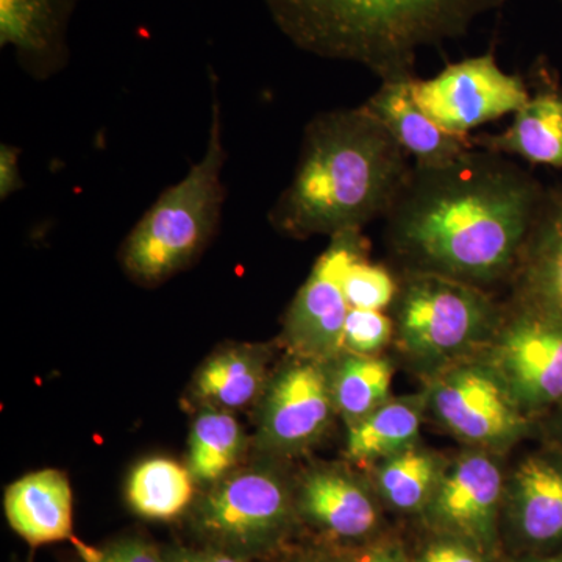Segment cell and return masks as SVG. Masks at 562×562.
<instances>
[{
    "instance_id": "obj_31",
    "label": "cell",
    "mask_w": 562,
    "mask_h": 562,
    "mask_svg": "<svg viewBox=\"0 0 562 562\" xmlns=\"http://www.w3.org/2000/svg\"><path fill=\"white\" fill-rule=\"evenodd\" d=\"M168 562H251L249 558L239 557L224 552V550L213 549V547H202V549H192V547H169L162 550Z\"/></svg>"
},
{
    "instance_id": "obj_25",
    "label": "cell",
    "mask_w": 562,
    "mask_h": 562,
    "mask_svg": "<svg viewBox=\"0 0 562 562\" xmlns=\"http://www.w3.org/2000/svg\"><path fill=\"white\" fill-rule=\"evenodd\" d=\"M246 435L231 412L201 408L191 425L188 469L195 483L214 484L241 460Z\"/></svg>"
},
{
    "instance_id": "obj_18",
    "label": "cell",
    "mask_w": 562,
    "mask_h": 562,
    "mask_svg": "<svg viewBox=\"0 0 562 562\" xmlns=\"http://www.w3.org/2000/svg\"><path fill=\"white\" fill-rule=\"evenodd\" d=\"M413 77L382 80V87L362 106L382 122L414 165L424 168L449 165L473 149L471 136L462 138L442 131L425 114L413 98Z\"/></svg>"
},
{
    "instance_id": "obj_1",
    "label": "cell",
    "mask_w": 562,
    "mask_h": 562,
    "mask_svg": "<svg viewBox=\"0 0 562 562\" xmlns=\"http://www.w3.org/2000/svg\"><path fill=\"white\" fill-rule=\"evenodd\" d=\"M546 190L512 157L479 147L449 165L413 162L384 216L387 243L405 272L490 291L512 281Z\"/></svg>"
},
{
    "instance_id": "obj_35",
    "label": "cell",
    "mask_w": 562,
    "mask_h": 562,
    "mask_svg": "<svg viewBox=\"0 0 562 562\" xmlns=\"http://www.w3.org/2000/svg\"><path fill=\"white\" fill-rule=\"evenodd\" d=\"M302 562H360V560H353V558L349 557H341V554H325V557H314Z\"/></svg>"
},
{
    "instance_id": "obj_20",
    "label": "cell",
    "mask_w": 562,
    "mask_h": 562,
    "mask_svg": "<svg viewBox=\"0 0 562 562\" xmlns=\"http://www.w3.org/2000/svg\"><path fill=\"white\" fill-rule=\"evenodd\" d=\"M269 350L260 344H233L211 355L192 380L201 408L236 412L261 401L268 390Z\"/></svg>"
},
{
    "instance_id": "obj_21",
    "label": "cell",
    "mask_w": 562,
    "mask_h": 562,
    "mask_svg": "<svg viewBox=\"0 0 562 562\" xmlns=\"http://www.w3.org/2000/svg\"><path fill=\"white\" fill-rule=\"evenodd\" d=\"M428 414L427 392L391 397L364 419L347 427L346 457L360 465H375L416 446Z\"/></svg>"
},
{
    "instance_id": "obj_17",
    "label": "cell",
    "mask_w": 562,
    "mask_h": 562,
    "mask_svg": "<svg viewBox=\"0 0 562 562\" xmlns=\"http://www.w3.org/2000/svg\"><path fill=\"white\" fill-rule=\"evenodd\" d=\"M77 2L0 0V44L13 47L31 76H54L69 60L68 29Z\"/></svg>"
},
{
    "instance_id": "obj_32",
    "label": "cell",
    "mask_w": 562,
    "mask_h": 562,
    "mask_svg": "<svg viewBox=\"0 0 562 562\" xmlns=\"http://www.w3.org/2000/svg\"><path fill=\"white\" fill-rule=\"evenodd\" d=\"M542 425L543 439L546 446L557 447L562 450V403L557 408L552 409L549 414L538 422Z\"/></svg>"
},
{
    "instance_id": "obj_10",
    "label": "cell",
    "mask_w": 562,
    "mask_h": 562,
    "mask_svg": "<svg viewBox=\"0 0 562 562\" xmlns=\"http://www.w3.org/2000/svg\"><path fill=\"white\" fill-rule=\"evenodd\" d=\"M501 454L468 449L447 461L422 514L435 535L452 536L495 557L501 541L506 475Z\"/></svg>"
},
{
    "instance_id": "obj_33",
    "label": "cell",
    "mask_w": 562,
    "mask_h": 562,
    "mask_svg": "<svg viewBox=\"0 0 562 562\" xmlns=\"http://www.w3.org/2000/svg\"><path fill=\"white\" fill-rule=\"evenodd\" d=\"M360 562H409L398 543L386 542L369 550Z\"/></svg>"
},
{
    "instance_id": "obj_3",
    "label": "cell",
    "mask_w": 562,
    "mask_h": 562,
    "mask_svg": "<svg viewBox=\"0 0 562 562\" xmlns=\"http://www.w3.org/2000/svg\"><path fill=\"white\" fill-rule=\"evenodd\" d=\"M299 49L364 66L382 80L413 77L417 52L457 40L505 0H265Z\"/></svg>"
},
{
    "instance_id": "obj_34",
    "label": "cell",
    "mask_w": 562,
    "mask_h": 562,
    "mask_svg": "<svg viewBox=\"0 0 562 562\" xmlns=\"http://www.w3.org/2000/svg\"><path fill=\"white\" fill-rule=\"evenodd\" d=\"M516 562H562V550L554 553L527 554L522 560Z\"/></svg>"
},
{
    "instance_id": "obj_4",
    "label": "cell",
    "mask_w": 562,
    "mask_h": 562,
    "mask_svg": "<svg viewBox=\"0 0 562 562\" xmlns=\"http://www.w3.org/2000/svg\"><path fill=\"white\" fill-rule=\"evenodd\" d=\"M211 87L209 143L201 160L191 166L183 179L161 192L122 244V268L143 286H157L190 268L220 225L225 201L222 172L227 151L217 85Z\"/></svg>"
},
{
    "instance_id": "obj_15",
    "label": "cell",
    "mask_w": 562,
    "mask_h": 562,
    "mask_svg": "<svg viewBox=\"0 0 562 562\" xmlns=\"http://www.w3.org/2000/svg\"><path fill=\"white\" fill-rule=\"evenodd\" d=\"M512 288L508 306L562 324V183L546 190Z\"/></svg>"
},
{
    "instance_id": "obj_8",
    "label": "cell",
    "mask_w": 562,
    "mask_h": 562,
    "mask_svg": "<svg viewBox=\"0 0 562 562\" xmlns=\"http://www.w3.org/2000/svg\"><path fill=\"white\" fill-rule=\"evenodd\" d=\"M414 101L442 131L468 138L487 122L522 109L530 98L524 76L498 66L494 52L450 63L431 77H413Z\"/></svg>"
},
{
    "instance_id": "obj_26",
    "label": "cell",
    "mask_w": 562,
    "mask_h": 562,
    "mask_svg": "<svg viewBox=\"0 0 562 562\" xmlns=\"http://www.w3.org/2000/svg\"><path fill=\"white\" fill-rule=\"evenodd\" d=\"M344 291L350 308L384 312L391 308L398 292V281L390 269L361 255L344 276Z\"/></svg>"
},
{
    "instance_id": "obj_7",
    "label": "cell",
    "mask_w": 562,
    "mask_h": 562,
    "mask_svg": "<svg viewBox=\"0 0 562 562\" xmlns=\"http://www.w3.org/2000/svg\"><path fill=\"white\" fill-rule=\"evenodd\" d=\"M428 414L471 449L501 454L531 435L538 422L514 401L482 353L425 376Z\"/></svg>"
},
{
    "instance_id": "obj_24",
    "label": "cell",
    "mask_w": 562,
    "mask_h": 562,
    "mask_svg": "<svg viewBox=\"0 0 562 562\" xmlns=\"http://www.w3.org/2000/svg\"><path fill=\"white\" fill-rule=\"evenodd\" d=\"M195 480L188 465L171 458H150L128 476L127 502L143 519L173 520L194 501Z\"/></svg>"
},
{
    "instance_id": "obj_12",
    "label": "cell",
    "mask_w": 562,
    "mask_h": 562,
    "mask_svg": "<svg viewBox=\"0 0 562 562\" xmlns=\"http://www.w3.org/2000/svg\"><path fill=\"white\" fill-rule=\"evenodd\" d=\"M335 414L328 364L295 357L262 395L255 443L268 457H295L321 442Z\"/></svg>"
},
{
    "instance_id": "obj_5",
    "label": "cell",
    "mask_w": 562,
    "mask_h": 562,
    "mask_svg": "<svg viewBox=\"0 0 562 562\" xmlns=\"http://www.w3.org/2000/svg\"><path fill=\"white\" fill-rule=\"evenodd\" d=\"M391 308L394 341L424 376L480 353L506 312L490 291L430 272H405Z\"/></svg>"
},
{
    "instance_id": "obj_23",
    "label": "cell",
    "mask_w": 562,
    "mask_h": 562,
    "mask_svg": "<svg viewBox=\"0 0 562 562\" xmlns=\"http://www.w3.org/2000/svg\"><path fill=\"white\" fill-rule=\"evenodd\" d=\"M328 375L336 413L350 427L390 401L394 364L383 355L342 353L328 364Z\"/></svg>"
},
{
    "instance_id": "obj_6",
    "label": "cell",
    "mask_w": 562,
    "mask_h": 562,
    "mask_svg": "<svg viewBox=\"0 0 562 562\" xmlns=\"http://www.w3.org/2000/svg\"><path fill=\"white\" fill-rule=\"evenodd\" d=\"M295 512L284 476L255 465L211 484L192 509L191 525L205 546L254 560L283 541Z\"/></svg>"
},
{
    "instance_id": "obj_30",
    "label": "cell",
    "mask_w": 562,
    "mask_h": 562,
    "mask_svg": "<svg viewBox=\"0 0 562 562\" xmlns=\"http://www.w3.org/2000/svg\"><path fill=\"white\" fill-rule=\"evenodd\" d=\"M21 149L11 144L0 146V199L7 201L14 192L22 190Z\"/></svg>"
},
{
    "instance_id": "obj_9",
    "label": "cell",
    "mask_w": 562,
    "mask_h": 562,
    "mask_svg": "<svg viewBox=\"0 0 562 562\" xmlns=\"http://www.w3.org/2000/svg\"><path fill=\"white\" fill-rule=\"evenodd\" d=\"M480 353L514 401L539 422L562 403V324L506 306L501 327Z\"/></svg>"
},
{
    "instance_id": "obj_16",
    "label": "cell",
    "mask_w": 562,
    "mask_h": 562,
    "mask_svg": "<svg viewBox=\"0 0 562 562\" xmlns=\"http://www.w3.org/2000/svg\"><path fill=\"white\" fill-rule=\"evenodd\" d=\"M295 506L303 519L325 535L358 541L380 522L375 495L360 476L341 468H317L303 476Z\"/></svg>"
},
{
    "instance_id": "obj_11",
    "label": "cell",
    "mask_w": 562,
    "mask_h": 562,
    "mask_svg": "<svg viewBox=\"0 0 562 562\" xmlns=\"http://www.w3.org/2000/svg\"><path fill=\"white\" fill-rule=\"evenodd\" d=\"M366 250L361 232L339 233L314 262L284 317L283 338L295 357L330 364L344 353V328L350 312L344 276Z\"/></svg>"
},
{
    "instance_id": "obj_28",
    "label": "cell",
    "mask_w": 562,
    "mask_h": 562,
    "mask_svg": "<svg viewBox=\"0 0 562 562\" xmlns=\"http://www.w3.org/2000/svg\"><path fill=\"white\" fill-rule=\"evenodd\" d=\"M80 562H168L165 552L140 536H124L102 546H90L74 538Z\"/></svg>"
},
{
    "instance_id": "obj_13",
    "label": "cell",
    "mask_w": 562,
    "mask_h": 562,
    "mask_svg": "<svg viewBox=\"0 0 562 562\" xmlns=\"http://www.w3.org/2000/svg\"><path fill=\"white\" fill-rule=\"evenodd\" d=\"M503 514L530 554L562 550V450L527 454L506 476Z\"/></svg>"
},
{
    "instance_id": "obj_19",
    "label": "cell",
    "mask_w": 562,
    "mask_h": 562,
    "mask_svg": "<svg viewBox=\"0 0 562 562\" xmlns=\"http://www.w3.org/2000/svg\"><path fill=\"white\" fill-rule=\"evenodd\" d=\"M3 509L11 530L31 547L72 541V490L57 469L27 473L10 484Z\"/></svg>"
},
{
    "instance_id": "obj_29",
    "label": "cell",
    "mask_w": 562,
    "mask_h": 562,
    "mask_svg": "<svg viewBox=\"0 0 562 562\" xmlns=\"http://www.w3.org/2000/svg\"><path fill=\"white\" fill-rule=\"evenodd\" d=\"M492 560L494 558L490 554L462 539L435 535V539L425 546L416 562H491Z\"/></svg>"
},
{
    "instance_id": "obj_14",
    "label": "cell",
    "mask_w": 562,
    "mask_h": 562,
    "mask_svg": "<svg viewBox=\"0 0 562 562\" xmlns=\"http://www.w3.org/2000/svg\"><path fill=\"white\" fill-rule=\"evenodd\" d=\"M530 98L514 113L512 125L494 135H471L473 147L522 158L531 165L562 169V87L546 58L528 76Z\"/></svg>"
},
{
    "instance_id": "obj_27",
    "label": "cell",
    "mask_w": 562,
    "mask_h": 562,
    "mask_svg": "<svg viewBox=\"0 0 562 562\" xmlns=\"http://www.w3.org/2000/svg\"><path fill=\"white\" fill-rule=\"evenodd\" d=\"M394 339V322L383 312L350 308L344 328V353L376 357Z\"/></svg>"
},
{
    "instance_id": "obj_22",
    "label": "cell",
    "mask_w": 562,
    "mask_h": 562,
    "mask_svg": "<svg viewBox=\"0 0 562 562\" xmlns=\"http://www.w3.org/2000/svg\"><path fill=\"white\" fill-rule=\"evenodd\" d=\"M446 458L419 443L375 464V490L394 512L424 514L441 482Z\"/></svg>"
},
{
    "instance_id": "obj_2",
    "label": "cell",
    "mask_w": 562,
    "mask_h": 562,
    "mask_svg": "<svg viewBox=\"0 0 562 562\" xmlns=\"http://www.w3.org/2000/svg\"><path fill=\"white\" fill-rule=\"evenodd\" d=\"M413 162L364 106L324 111L306 124L294 176L269 211L295 239L362 232L386 216Z\"/></svg>"
}]
</instances>
